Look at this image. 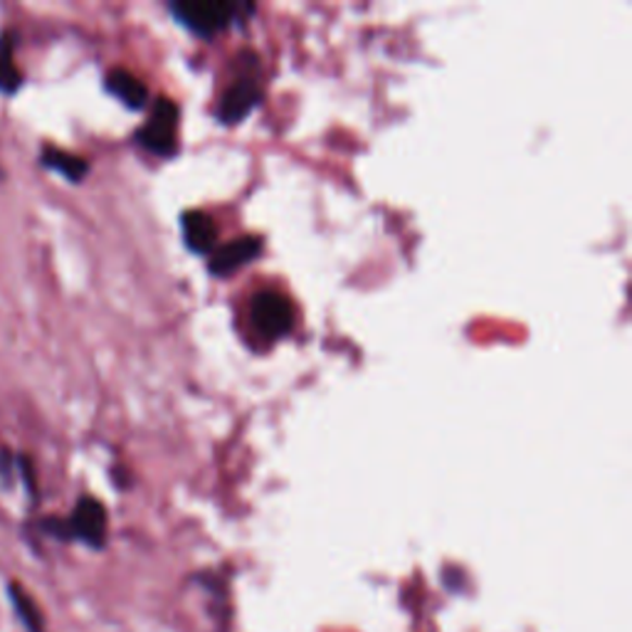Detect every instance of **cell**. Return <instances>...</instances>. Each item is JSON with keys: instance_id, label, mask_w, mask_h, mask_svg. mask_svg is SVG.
Returning a JSON list of instances; mask_svg holds the SVG:
<instances>
[{"instance_id": "cell-3", "label": "cell", "mask_w": 632, "mask_h": 632, "mask_svg": "<svg viewBox=\"0 0 632 632\" xmlns=\"http://www.w3.org/2000/svg\"><path fill=\"white\" fill-rule=\"evenodd\" d=\"M170 11L186 28L201 35H213L232 21L235 5L223 3V0H184V3L170 5Z\"/></svg>"}, {"instance_id": "cell-7", "label": "cell", "mask_w": 632, "mask_h": 632, "mask_svg": "<svg viewBox=\"0 0 632 632\" xmlns=\"http://www.w3.org/2000/svg\"><path fill=\"white\" fill-rule=\"evenodd\" d=\"M180 225H184L186 245L195 255H211L215 250V242H218V225L213 223L211 215L203 211H188L180 218Z\"/></svg>"}, {"instance_id": "cell-8", "label": "cell", "mask_w": 632, "mask_h": 632, "mask_svg": "<svg viewBox=\"0 0 632 632\" xmlns=\"http://www.w3.org/2000/svg\"><path fill=\"white\" fill-rule=\"evenodd\" d=\"M106 89H110L122 104L129 106V110H141V106H147L149 102L147 83L124 67L110 69V75H106Z\"/></svg>"}, {"instance_id": "cell-5", "label": "cell", "mask_w": 632, "mask_h": 632, "mask_svg": "<svg viewBox=\"0 0 632 632\" xmlns=\"http://www.w3.org/2000/svg\"><path fill=\"white\" fill-rule=\"evenodd\" d=\"M260 252H262V238H257V235H245V238H238L232 242H225V245L220 248H215L211 252L207 269H211L213 275L225 277L255 260Z\"/></svg>"}, {"instance_id": "cell-10", "label": "cell", "mask_w": 632, "mask_h": 632, "mask_svg": "<svg viewBox=\"0 0 632 632\" xmlns=\"http://www.w3.org/2000/svg\"><path fill=\"white\" fill-rule=\"evenodd\" d=\"M15 30H5L0 35V92L15 94L23 85V72L15 62Z\"/></svg>"}, {"instance_id": "cell-9", "label": "cell", "mask_w": 632, "mask_h": 632, "mask_svg": "<svg viewBox=\"0 0 632 632\" xmlns=\"http://www.w3.org/2000/svg\"><path fill=\"white\" fill-rule=\"evenodd\" d=\"M8 598H11L15 618L21 620L25 632H45V616L30 591H25L17 581H11L8 583Z\"/></svg>"}, {"instance_id": "cell-1", "label": "cell", "mask_w": 632, "mask_h": 632, "mask_svg": "<svg viewBox=\"0 0 632 632\" xmlns=\"http://www.w3.org/2000/svg\"><path fill=\"white\" fill-rule=\"evenodd\" d=\"M106 519L104 504L94 496H83L67 519H45L42 531L60 541H83L89 548H104L106 544Z\"/></svg>"}, {"instance_id": "cell-12", "label": "cell", "mask_w": 632, "mask_h": 632, "mask_svg": "<svg viewBox=\"0 0 632 632\" xmlns=\"http://www.w3.org/2000/svg\"><path fill=\"white\" fill-rule=\"evenodd\" d=\"M13 453H8V450H0V480L5 484L13 482V472H15V465H13Z\"/></svg>"}, {"instance_id": "cell-11", "label": "cell", "mask_w": 632, "mask_h": 632, "mask_svg": "<svg viewBox=\"0 0 632 632\" xmlns=\"http://www.w3.org/2000/svg\"><path fill=\"white\" fill-rule=\"evenodd\" d=\"M42 166H48L52 170H58L60 176H65L67 180H83L89 170L87 159L77 156V153H69L65 149H58V147H45L42 149Z\"/></svg>"}, {"instance_id": "cell-4", "label": "cell", "mask_w": 632, "mask_h": 632, "mask_svg": "<svg viewBox=\"0 0 632 632\" xmlns=\"http://www.w3.org/2000/svg\"><path fill=\"white\" fill-rule=\"evenodd\" d=\"M252 321L269 339H279L294 327V306L275 289H262L252 300Z\"/></svg>"}, {"instance_id": "cell-2", "label": "cell", "mask_w": 632, "mask_h": 632, "mask_svg": "<svg viewBox=\"0 0 632 632\" xmlns=\"http://www.w3.org/2000/svg\"><path fill=\"white\" fill-rule=\"evenodd\" d=\"M176 124L178 106L168 97H161L149 122L137 131V141L143 149L156 153V156H170L176 151Z\"/></svg>"}, {"instance_id": "cell-6", "label": "cell", "mask_w": 632, "mask_h": 632, "mask_svg": "<svg viewBox=\"0 0 632 632\" xmlns=\"http://www.w3.org/2000/svg\"><path fill=\"white\" fill-rule=\"evenodd\" d=\"M260 85L252 77H240L228 87V92L223 94L218 106V119L223 124H238L255 110L260 104Z\"/></svg>"}]
</instances>
